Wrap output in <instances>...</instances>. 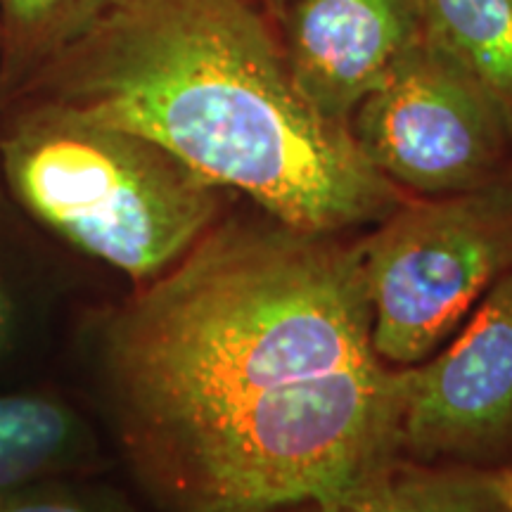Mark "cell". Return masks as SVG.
I'll return each instance as SVG.
<instances>
[{"label": "cell", "instance_id": "obj_1", "mask_svg": "<svg viewBox=\"0 0 512 512\" xmlns=\"http://www.w3.org/2000/svg\"><path fill=\"white\" fill-rule=\"evenodd\" d=\"M121 458L157 512H285L401 458L408 368L373 344L361 238L230 204L83 325Z\"/></svg>", "mask_w": 512, "mask_h": 512}, {"label": "cell", "instance_id": "obj_2", "mask_svg": "<svg viewBox=\"0 0 512 512\" xmlns=\"http://www.w3.org/2000/svg\"><path fill=\"white\" fill-rule=\"evenodd\" d=\"M12 98L136 131L313 233H361L408 200L361 157L347 126L304 98L275 19L254 0H110Z\"/></svg>", "mask_w": 512, "mask_h": 512}, {"label": "cell", "instance_id": "obj_3", "mask_svg": "<svg viewBox=\"0 0 512 512\" xmlns=\"http://www.w3.org/2000/svg\"><path fill=\"white\" fill-rule=\"evenodd\" d=\"M0 176L46 238L143 287L235 202L155 140L36 98L0 102Z\"/></svg>", "mask_w": 512, "mask_h": 512}, {"label": "cell", "instance_id": "obj_4", "mask_svg": "<svg viewBox=\"0 0 512 512\" xmlns=\"http://www.w3.org/2000/svg\"><path fill=\"white\" fill-rule=\"evenodd\" d=\"M358 238L375 351L418 366L512 273V166L460 195L408 197Z\"/></svg>", "mask_w": 512, "mask_h": 512}, {"label": "cell", "instance_id": "obj_5", "mask_svg": "<svg viewBox=\"0 0 512 512\" xmlns=\"http://www.w3.org/2000/svg\"><path fill=\"white\" fill-rule=\"evenodd\" d=\"M361 157L406 197H451L512 166V114L425 36L351 112Z\"/></svg>", "mask_w": 512, "mask_h": 512}, {"label": "cell", "instance_id": "obj_6", "mask_svg": "<svg viewBox=\"0 0 512 512\" xmlns=\"http://www.w3.org/2000/svg\"><path fill=\"white\" fill-rule=\"evenodd\" d=\"M401 458L479 470L512 463V273L444 351L408 368Z\"/></svg>", "mask_w": 512, "mask_h": 512}, {"label": "cell", "instance_id": "obj_7", "mask_svg": "<svg viewBox=\"0 0 512 512\" xmlns=\"http://www.w3.org/2000/svg\"><path fill=\"white\" fill-rule=\"evenodd\" d=\"M275 29L299 91L344 126L427 36L418 0H292Z\"/></svg>", "mask_w": 512, "mask_h": 512}, {"label": "cell", "instance_id": "obj_8", "mask_svg": "<svg viewBox=\"0 0 512 512\" xmlns=\"http://www.w3.org/2000/svg\"><path fill=\"white\" fill-rule=\"evenodd\" d=\"M98 463V434L64 396L0 389V498L43 477L95 472Z\"/></svg>", "mask_w": 512, "mask_h": 512}, {"label": "cell", "instance_id": "obj_9", "mask_svg": "<svg viewBox=\"0 0 512 512\" xmlns=\"http://www.w3.org/2000/svg\"><path fill=\"white\" fill-rule=\"evenodd\" d=\"M285 512H508L494 470L399 458L349 494Z\"/></svg>", "mask_w": 512, "mask_h": 512}, {"label": "cell", "instance_id": "obj_10", "mask_svg": "<svg viewBox=\"0 0 512 512\" xmlns=\"http://www.w3.org/2000/svg\"><path fill=\"white\" fill-rule=\"evenodd\" d=\"M46 235L17 207L0 176V375L43 335L53 302Z\"/></svg>", "mask_w": 512, "mask_h": 512}, {"label": "cell", "instance_id": "obj_11", "mask_svg": "<svg viewBox=\"0 0 512 512\" xmlns=\"http://www.w3.org/2000/svg\"><path fill=\"white\" fill-rule=\"evenodd\" d=\"M110 0H0V102L91 29Z\"/></svg>", "mask_w": 512, "mask_h": 512}, {"label": "cell", "instance_id": "obj_12", "mask_svg": "<svg viewBox=\"0 0 512 512\" xmlns=\"http://www.w3.org/2000/svg\"><path fill=\"white\" fill-rule=\"evenodd\" d=\"M427 36L512 114V0H418Z\"/></svg>", "mask_w": 512, "mask_h": 512}, {"label": "cell", "instance_id": "obj_13", "mask_svg": "<svg viewBox=\"0 0 512 512\" xmlns=\"http://www.w3.org/2000/svg\"><path fill=\"white\" fill-rule=\"evenodd\" d=\"M0 512H138L124 491L98 482L93 472L53 475L0 498Z\"/></svg>", "mask_w": 512, "mask_h": 512}, {"label": "cell", "instance_id": "obj_14", "mask_svg": "<svg viewBox=\"0 0 512 512\" xmlns=\"http://www.w3.org/2000/svg\"><path fill=\"white\" fill-rule=\"evenodd\" d=\"M494 479H496V489L503 498L505 508H508V512H512V463L496 467Z\"/></svg>", "mask_w": 512, "mask_h": 512}, {"label": "cell", "instance_id": "obj_15", "mask_svg": "<svg viewBox=\"0 0 512 512\" xmlns=\"http://www.w3.org/2000/svg\"><path fill=\"white\" fill-rule=\"evenodd\" d=\"M254 3L259 5V8L264 10L268 17L275 19V17L280 15V12H283V10L287 8V5L292 3V0H254Z\"/></svg>", "mask_w": 512, "mask_h": 512}]
</instances>
